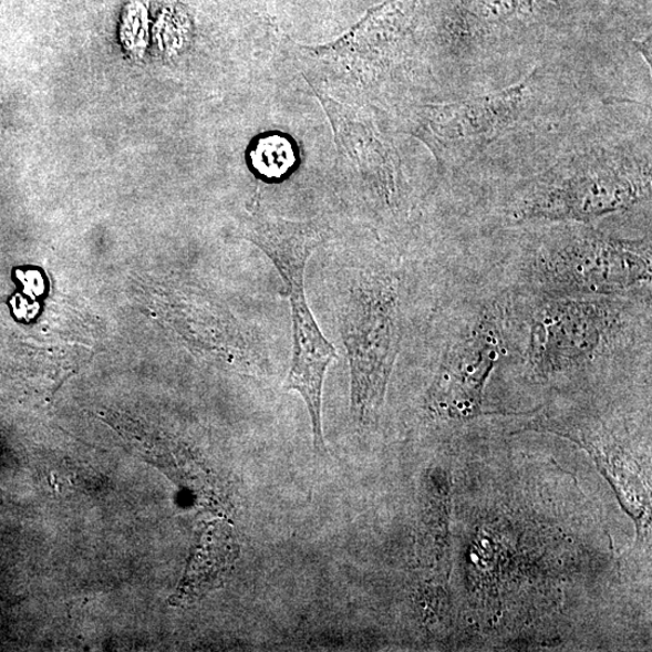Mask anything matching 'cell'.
<instances>
[{
	"label": "cell",
	"instance_id": "obj_1",
	"mask_svg": "<svg viewBox=\"0 0 652 652\" xmlns=\"http://www.w3.org/2000/svg\"><path fill=\"white\" fill-rule=\"evenodd\" d=\"M651 198V152L629 144L583 145L518 184L503 206L510 225L582 224Z\"/></svg>",
	"mask_w": 652,
	"mask_h": 652
},
{
	"label": "cell",
	"instance_id": "obj_2",
	"mask_svg": "<svg viewBox=\"0 0 652 652\" xmlns=\"http://www.w3.org/2000/svg\"><path fill=\"white\" fill-rule=\"evenodd\" d=\"M525 277L536 296L629 299L650 294L649 238H621L582 224H560L529 252Z\"/></svg>",
	"mask_w": 652,
	"mask_h": 652
},
{
	"label": "cell",
	"instance_id": "obj_3",
	"mask_svg": "<svg viewBox=\"0 0 652 652\" xmlns=\"http://www.w3.org/2000/svg\"><path fill=\"white\" fill-rule=\"evenodd\" d=\"M399 278L383 262L355 270L339 322L351 369V411L359 427L376 423L402 341Z\"/></svg>",
	"mask_w": 652,
	"mask_h": 652
},
{
	"label": "cell",
	"instance_id": "obj_4",
	"mask_svg": "<svg viewBox=\"0 0 652 652\" xmlns=\"http://www.w3.org/2000/svg\"><path fill=\"white\" fill-rule=\"evenodd\" d=\"M246 231L248 239L271 259L283 279L294 340L286 390L297 392L303 399L311 417L314 447L325 452L323 385L338 352L315 322L304 294L306 265L324 242L323 228L315 221H291L257 215L249 219Z\"/></svg>",
	"mask_w": 652,
	"mask_h": 652
},
{
	"label": "cell",
	"instance_id": "obj_5",
	"mask_svg": "<svg viewBox=\"0 0 652 652\" xmlns=\"http://www.w3.org/2000/svg\"><path fill=\"white\" fill-rule=\"evenodd\" d=\"M536 298L526 321L525 358L541 377L587 369L629 337L628 299Z\"/></svg>",
	"mask_w": 652,
	"mask_h": 652
},
{
	"label": "cell",
	"instance_id": "obj_6",
	"mask_svg": "<svg viewBox=\"0 0 652 652\" xmlns=\"http://www.w3.org/2000/svg\"><path fill=\"white\" fill-rule=\"evenodd\" d=\"M541 104V73L535 69L508 87L442 104L416 105L407 132L433 153L441 169L463 165L528 122Z\"/></svg>",
	"mask_w": 652,
	"mask_h": 652
},
{
	"label": "cell",
	"instance_id": "obj_7",
	"mask_svg": "<svg viewBox=\"0 0 652 652\" xmlns=\"http://www.w3.org/2000/svg\"><path fill=\"white\" fill-rule=\"evenodd\" d=\"M508 345L507 315L499 303L474 306L446 342L432 390L434 407L452 420L478 414L486 383Z\"/></svg>",
	"mask_w": 652,
	"mask_h": 652
},
{
	"label": "cell",
	"instance_id": "obj_8",
	"mask_svg": "<svg viewBox=\"0 0 652 652\" xmlns=\"http://www.w3.org/2000/svg\"><path fill=\"white\" fill-rule=\"evenodd\" d=\"M340 152L350 158L379 201L389 208L401 203V159L392 142L371 118L335 101L322 99Z\"/></svg>",
	"mask_w": 652,
	"mask_h": 652
},
{
	"label": "cell",
	"instance_id": "obj_9",
	"mask_svg": "<svg viewBox=\"0 0 652 652\" xmlns=\"http://www.w3.org/2000/svg\"><path fill=\"white\" fill-rule=\"evenodd\" d=\"M418 4L420 0H389L369 11L337 43L318 51L324 59L362 76L387 70L411 29Z\"/></svg>",
	"mask_w": 652,
	"mask_h": 652
},
{
	"label": "cell",
	"instance_id": "obj_10",
	"mask_svg": "<svg viewBox=\"0 0 652 652\" xmlns=\"http://www.w3.org/2000/svg\"><path fill=\"white\" fill-rule=\"evenodd\" d=\"M462 19L449 29L448 56L462 69L484 61L488 39L497 24L525 18L536 9V0H468Z\"/></svg>",
	"mask_w": 652,
	"mask_h": 652
},
{
	"label": "cell",
	"instance_id": "obj_11",
	"mask_svg": "<svg viewBox=\"0 0 652 652\" xmlns=\"http://www.w3.org/2000/svg\"><path fill=\"white\" fill-rule=\"evenodd\" d=\"M236 551L228 534L211 527L199 537V542L192 558L188 571L178 591V601L201 596L228 571L235 560Z\"/></svg>",
	"mask_w": 652,
	"mask_h": 652
},
{
	"label": "cell",
	"instance_id": "obj_12",
	"mask_svg": "<svg viewBox=\"0 0 652 652\" xmlns=\"http://www.w3.org/2000/svg\"><path fill=\"white\" fill-rule=\"evenodd\" d=\"M250 165L258 176L268 180L287 177L298 163L296 145L282 135H268L251 146Z\"/></svg>",
	"mask_w": 652,
	"mask_h": 652
},
{
	"label": "cell",
	"instance_id": "obj_13",
	"mask_svg": "<svg viewBox=\"0 0 652 652\" xmlns=\"http://www.w3.org/2000/svg\"><path fill=\"white\" fill-rule=\"evenodd\" d=\"M638 52L641 53L646 64H649V69L651 71V38L648 37L643 40V42L635 43Z\"/></svg>",
	"mask_w": 652,
	"mask_h": 652
}]
</instances>
